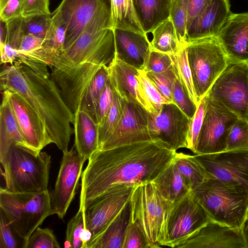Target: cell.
<instances>
[{
	"label": "cell",
	"instance_id": "40",
	"mask_svg": "<svg viewBox=\"0 0 248 248\" xmlns=\"http://www.w3.org/2000/svg\"><path fill=\"white\" fill-rule=\"evenodd\" d=\"M248 149V121L238 119L229 133L226 151Z\"/></svg>",
	"mask_w": 248,
	"mask_h": 248
},
{
	"label": "cell",
	"instance_id": "3",
	"mask_svg": "<svg viewBox=\"0 0 248 248\" xmlns=\"http://www.w3.org/2000/svg\"><path fill=\"white\" fill-rule=\"evenodd\" d=\"M0 161L7 190L22 193L47 190L51 156L47 153H36L13 144Z\"/></svg>",
	"mask_w": 248,
	"mask_h": 248
},
{
	"label": "cell",
	"instance_id": "46",
	"mask_svg": "<svg viewBox=\"0 0 248 248\" xmlns=\"http://www.w3.org/2000/svg\"><path fill=\"white\" fill-rule=\"evenodd\" d=\"M114 90L109 78L100 96L96 114V121L100 126L104 123L112 105Z\"/></svg>",
	"mask_w": 248,
	"mask_h": 248
},
{
	"label": "cell",
	"instance_id": "2",
	"mask_svg": "<svg viewBox=\"0 0 248 248\" xmlns=\"http://www.w3.org/2000/svg\"><path fill=\"white\" fill-rule=\"evenodd\" d=\"M0 80V90L21 96L42 119L52 143L62 153L68 151L74 114L51 76L40 74L16 60L5 64Z\"/></svg>",
	"mask_w": 248,
	"mask_h": 248
},
{
	"label": "cell",
	"instance_id": "34",
	"mask_svg": "<svg viewBox=\"0 0 248 248\" xmlns=\"http://www.w3.org/2000/svg\"><path fill=\"white\" fill-rule=\"evenodd\" d=\"M66 27L56 10L51 13V21L43 46L52 52L60 53L63 50Z\"/></svg>",
	"mask_w": 248,
	"mask_h": 248
},
{
	"label": "cell",
	"instance_id": "49",
	"mask_svg": "<svg viewBox=\"0 0 248 248\" xmlns=\"http://www.w3.org/2000/svg\"><path fill=\"white\" fill-rule=\"evenodd\" d=\"M49 0H25L22 16L28 17L40 15H49Z\"/></svg>",
	"mask_w": 248,
	"mask_h": 248
},
{
	"label": "cell",
	"instance_id": "52",
	"mask_svg": "<svg viewBox=\"0 0 248 248\" xmlns=\"http://www.w3.org/2000/svg\"><path fill=\"white\" fill-rule=\"evenodd\" d=\"M0 63L13 64L16 61L18 51L8 43L0 45Z\"/></svg>",
	"mask_w": 248,
	"mask_h": 248
},
{
	"label": "cell",
	"instance_id": "44",
	"mask_svg": "<svg viewBox=\"0 0 248 248\" xmlns=\"http://www.w3.org/2000/svg\"><path fill=\"white\" fill-rule=\"evenodd\" d=\"M122 248H153L143 232L130 220L124 236Z\"/></svg>",
	"mask_w": 248,
	"mask_h": 248
},
{
	"label": "cell",
	"instance_id": "50",
	"mask_svg": "<svg viewBox=\"0 0 248 248\" xmlns=\"http://www.w3.org/2000/svg\"><path fill=\"white\" fill-rule=\"evenodd\" d=\"M211 0H187V30L192 22L209 6Z\"/></svg>",
	"mask_w": 248,
	"mask_h": 248
},
{
	"label": "cell",
	"instance_id": "18",
	"mask_svg": "<svg viewBox=\"0 0 248 248\" xmlns=\"http://www.w3.org/2000/svg\"><path fill=\"white\" fill-rule=\"evenodd\" d=\"M177 248H247L241 229L209 221Z\"/></svg>",
	"mask_w": 248,
	"mask_h": 248
},
{
	"label": "cell",
	"instance_id": "26",
	"mask_svg": "<svg viewBox=\"0 0 248 248\" xmlns=\"http://www.w3.org/2000/svg\"><path fill=\"white\" fill-rule=\"evenodd\" d=\"M152 182L162 196L172 203L191 191L173 161Z\"/></svg>",
	"mask_w": 248,
	"mask_h": 248
},
{
	"label": "cell",
	"instance_id": "38",
	"mask_svg": "<svg viewBox=\"0 0 248 248\" xmlns=\"http://www.w3.org/2000/svg\"><path fill=\"white\" fill-rule=\"evenodd\" d=\"M145 72L147 77L160 93L168 101L173 103L171 93L172 88L176 78V72L173 64L170 68L162 72Z\"/></svg>",
	"mask_w": 248,
	"mask_h": 248
},
{
	"label": "cell",
	"instance_id": "24",
	"mask_svg": "<svg viewBox=\"0 0 248 248\" xmlns=\"http://www.w3.org/2000/svg\"><path fill=\"white\" fill-rule=\"evenodd\" d=\"M172 0H133L139 21L144 31L152 32L170 18Z\"/></svg>",
	"mask_w": 248,
	"mask_h": 248
},
{
	"label": "cell",
	"instance_id": "25",
	"mask_svg": "<svg viewBox=\"0 0 248 248\" xmlns=\"http://www.w3.org/2000/svg\"><path fill=\"white\" fill-rule=\"evenodd\" d=\"M2 92L0 109V159L13 144L26 148L6 93Z\"/></svg>",
	"mask_w": 248,
	"mask_h": 248
},
{
	"label": "cell",
	"instance_id": "4",
	"mask_svg": "<svg viewBox=\"0 0 248 248\" xmlns=\"http://www.w3.org/2000/svg\"><path fill=\"white\" fill-rule=\"evenodd\" d=\"M191 191L211 220L241 228L248 210V193L243 187L209 178Z\"/></svg>",
	"mask_w": 248,
	"mask_h": 248
},
{
	"label": "cell",
	"instance_id": "7",
	"mask_svg": "<svg viewBox=\"0 0 248 248\" xmlns=\"http://www.w3.org/2000/svg\"><path fill=\"white\" fill-rule=\"evenodd\" d=\"M186 49L199 104L225 70L229 60L217 37L187 41Z\"/></svg>",
	"mask_w": 248,
	"mask_h": 248
},
{
	"label": "cell",
	"instance_id": "29",
	"mask_svg": "<svg viewBox=\"0 0 248 248\" xmlns=\"http://www.w3.org/2000/svg\"><path fill=\"white\" fill-rule=\"evenodd\" d=\"M173 162L191 191L209 178L194 155L176 152Z\"/></svg>",
	"mask_w": 248,
	"mask_h": 248
},
{
	"label": "cell",
	"instance_id": "43",
	"mask_svg": "<svg viewBox=\"0 0 248 248\" xmlns=\"http://www.w3.org/2000/svg\"><path fill=\"white\" fill-rule=\"evenodd\" d=\"M49 15L22 16V29L25 34H31L45 39L51 21Z\"/></svg>",
	"mask_w": 248,
	"mask_h": 248
},
{
	"label": "cell",
	"instance_id": "22",
	"mask_svg": "<svg viewBox=\"0 0 248 248\" xmlns=\"http://www.w3.org/2000/svg\"><path fill=\"white\" fill-rule=\"evenodd\" d=\"M108 66L109 80L114 91L123 100L137 103L143 107L138 91V82L136 78L139 69L115 56Z\"/></svg>",
	"mask_w": 248,
	"mask_h": 248
},
{
	"label": "cell",
	"instance_id": "8",
	"mask_svg": "<svg viewBox=\"0 0 248 248\" xmlns=\"http://www.w3.org/2000/svg\"><path fill=\"white\" fill-rule=\"evenodd\" d=\"M206 95L248 121V63L229 61Z\"/></svg>",
	"mask_w": 248,
	"mask_h": 248
},
{
	"label": "cell",
	"instance_id": "15",
	"mask_svg": "<svg viewBox=\"0 0 248 248\" xmlns=\"http://www.w3.org/2000/svg\"><path fill=\"white\" fill-rule=\"evenodd\" d=\"M56 10L66 27L64 49L74 43L95 17L111 11V0H62Z\"/></svg>",
	"mask_w": 248,
	"mask_h": 248
},
{
	"label": "cell",
	"instance_id": "32",
	"mask_svg": "<svg viewBox=\"0 0 248 248\" xmlns=\"http://www.w3.org/2000/svg\"><path fill=\"white\" fill-rule=\"evenodd\" d=\"M138 82V91L143 107L148 112L157 113L164 104L170 103L158 91L147 77L143 70H139L136 76Z\"/></svg>",
	"mask_w": 248,
	"mask_h": 248
},
{
	"label": "cell",
	"instance_id": "10",
	"mask_svg": "<svg viewBox=\"0 0 248 248\" xmlns=\"http://www.w3.org/2000/svg\"><path fill=\"white\" fill-rule=\"evenodd\" d=\"M210 220L190 191L173 204L168 221L166 247L177 248Z\"/></svg>",
	"mask_w": 248,
	"mask_h": 248
},
{
	"label": "cell",
	"instance_id": "48",
	"mask_svg": "<svg viewBox=\"0 0 248 248\" xmlns=\"http://www.w3.org/2000/svg\"><path fill=\"white\" fill-rule=\"evenodd\" d=\"M0 213V248H17L18 243L14 231L3 213Z\"/></svg>",
	"mask_w": 248,
	"mask_h": 248
},
{
	"label": "cell",
	"instance_id": "21",
	"mask_svg": "<svg viewBox=\"0 0 248 248\" xmlns=\"http://www.w3.org/2000/svg\"><path fill=\"white\" fill-rule=\"evenodd\" d=\"M232 13L229 0H211L207 8L187 29V41L217 37Z\"/></svg>",
	"mask_w": 248,
	"mask_h": 248
},
{
	"label": "cell",
	"instance_id": "47",
	"mask_svg": "<svg viewBox=\"0 0 248 248\" xmlns=\"http://www.w3.org/2000/svg\"><path fill=\"white\" fill-rule=\"evenodd\" d=\"M25 0H0V19L7 22L22 16Z\"/></svg>",
	"mask_w": 248,
	"mask_h": 248
},
{
	"label": "cell",
	"instance_id": "1",
	"mask_svg": "<svg viewBox=\"0 0 248 248\" xmlns=\"http://www.w3.org/2000/svg\"><path fill=\"white\" fill-rule=\"evenodd\" d=\"M176 153L157 139L97 150L82 171L79 207L114 187L153 182Z\"/></svg>",
	"mask_w": 248,
	"mask_h": 248
},
{
	"label": "cell",
	"instance_id": "13",
	"mask_svg": "<svg viewBox=\"0 0 248 248\" xmlns=\"http://www.w3.org/2000/svg\"><path fill=\"white\" fill-rule=\"evenodd\" d=\"M54 189L50 193L52 214L63 219L75 196L85 162L74 145L63 152Z\"/></svg>",
	"mask_w": 248,
	"mask_h": 248
},
{
	"label": "cell",
	"instance_id": "27",
	"mask_svg": "<svg viewBox=\"0 0 248 248\" xmlns=\"http://www.w3.org/2000/svg\"><path fill=\"white\" fill-rule=\"evenodd\" d=\"M130 219L129 202L89 248H122L124 236Z\"/></svg>",
	"mask_w": 248,
	"mask_h": 248
},
{
	"label": "cell",
	"instance_id": "5",
	"mask_svg": "<svg viewBox=\"0 0 248 248\" xmlns=\"http://www.w3.org/2000/svg\"><path fill=\"white\" fill-rule=\"evenodd\" d=\"M173 204L162 196L152 182L133 188L130 220L140 228L153 248L166 247L168 221Z\"/></svg>",
	"mask_w": 248,
	"mask_h": 248
},
{
	"label": "cell",
	"instance_id": "19",
	"mask_svg": "<svg viewBox=\"0 0 248 248\" xmlns=\"http://www.w3.org/2000/svg\"><path fill=\"white\" fill-rule=\"evenodd\" d=\"M217 37L229 61L248 63V12L232 13Z\"/></svg>",
	"mask_w": 248,
	"mask_h": 248
},
{
	"label": "cell",
	"instance_id": "42",
	"mask_svg": "<svg viewBox=\"0 0 248 248\" xmlns=\"http://www.w3.org/2000/svg\"><path fill=\"white\" fill-rule=\"evenodd\" d=\"M23 248H60L53 231L49 228L38 227L23 244Z\"/></svg>",
	"mask_w": 248,
	"mask_h": 248
},
{
	"label": "cell",
	"instance_id": "39",
	"mask_svg": "<svg viewBox=\"0 0 248 248\" xmlns=\"http://www.w3.org/2000/svg\"><path fill=\"white\" fill-rule=\"evenodd\" d=\"M171 93L173 103L188 118L191 119L195 114L198 106L189 97L177 73L176 78L172 86Z\"/></svg>",
	"mask_w": 248,
	"mask_h": 248
},
{
	"label": "cell",
	"instance_id": "37",
	"mask_svg": "<svg viewBox=\"0 0 248 248\" xmlns=\"http://www.w3.org/2000/svg\"><path fill=\"white\" fill-rule=\"evenodd\" d=\"M170 18L172 22L180 43H187V0H172Z\"/></svg>",
	"mask_w": 248,
	"mask_h": 248
},
{
	"label": "cell",
	"instance_id": "14",
	"mask_svg": "<svg viewBox=\"0 0 248 248\" xmlns=\"http://www.w3.org/2000/svg\"><path fill=\"white\" fill-rule=\"evenodd\" d=\"M194 156L209 178L240 186L248 193V149Z\"/></svg>",
	"mask_w": 248,
	"mask_h": 248
},
{
	"label": "cell",
	"instance_id": "11",
	"mask_svg": "<svg viewBox=\"0 0 248 248\" xmlns=\"http://www.w3.org/2000/svg\"><path fill=\"white\" fill-rule=\"evenodd\" d=\"M202 127L195 155L211 154L226 151L228 137L238 117L208 98Z\"/></svg>",
	"mask_w": 248,
	"mask_h": 248
},
{
	"label": "cell",
	"instance_id": "51",
	"mask_svg": "<svg viewBox=\"0 0 248 248\" xmlns=\"http://www.w3.org/2000/svg\"><path fill=\"white\" fill-rule=\"evenodd\" d=\"M44 42L43 38L26 34L22 37L17 50L20 53L30 52L41 47Z\"/></svg>",
	"mask_w": 248,
	"mask_h": 248
},
{
	"label": "cell",
	"instance_id": "23",
	"mask_svg": "<svg viewBox=\"0 0 248 248\" xmlns=\"http://www.w3.org/2000/svg\"><path fill=\"white\" fill-rule=\"evenodd\" d=\"M74 114V145L78 154L88 160L98 150V125L93 118L79 106Z\"/></svg>",
	"mask_w": 248,
	"mask_h": 248
},
{
	"label": "cell",
	"instance_id": "45",
	"mask_svg": "<svg viewBox=\"0 0 248 248\" xmlns=\"http://www.w3.org/2000/svg\"><path fill=\"white\" fill-rule=\"evenodd\" d=\"M173 64L170 55L151 49L143 70L160 73L170 68Z\"/></svg>",
	"mask_w": 248,
	"mask_h": 248
},
{
	"label": "cell",
	"instance_id": "30",
	"mask_svg": "<svg viewBox=\"0 0 248 248\" xmlns=\"http://www.w3.org/2000/svg\"><path fill=\"white\" fill-rule=\"evenodd\" d=\"M151 33L153 34L151 41L152 50L172 55L186 46L180 43L170 18L158 25Z\"/></svg>",
	"mask_w": 248,
	"mask_h": 248
},
{
	"label": "cell",
	"instance_id": "9",
	"mask_svg": "<svg viewBox=\"0 0 248 248\" xmlns=\"http://www.w3.org/2000/svg\"><path fill=\"white\" fill-rule=\"evenodd\" d=\"M134 186L114 187L87 202L84 211L86 228L92 237L87 248L97 238L130 202Z\"/></svg>",
	"mask_w": 248,
	"mask_h": 248
},
{
	"label": "cell",
	"instance_id": "20",
	"mask_svg": "<svg viewBox=\"0 0 248 248\" xmlns=\"http://www.w3.org/2000/svg\"><path fill=\"white\" fill-rule=\"evenodd\" d=\"M115 57L139 70H144L151 50L147 34L114 29Z\"/></svg>",
	"mask_w": 248,
	"mask_h": 248
},
{
	"label": "cell",
	"instance_id": "35",
	"mask_svg": "<svg viewBox=\"0 0 248 248\" xmlns=\"http://www.w3.org/2000/svg\"><path fill=\"white\" fill-rule=\"evenodd\" d=\"M123 110L124 100L114 90L110 109L103 124L98 127V149L117 127L121 119Z\"/></svg>",
	"mask_w": 248,
	"mask_h": 248
},
{
	"label": "cell",
	"instance_id": "53",
	"mask_svg": "<svg viewBox=\"0 0 248 248\" xmlns=\"http://www.w3.org/2000/svg\"><path fill=\"white\" fill-rule=\"evenodd\" d=\"M241 229L246 244L247 248H248V210Z\"/></svg>",
	"mask_w": 248,
	"mask_h": 248
},
{
	"label": "cell",
	"instance_id": "6",
	"mask_svg": "<svg viewBox=\"0 0 248 248\" xmlns=\"http://www.w3.org/2000/svg\"><path fill=\"white\" fill-rule=\"evenodd\" d=\"M0 208L24 243L46 217L53 215L48 190L40 193L13 192L1 187Z\"/></svg>",
	"mask_w": 248,
	"mask_h": 248
},
{
	"label": "cell",
	"instance_id": "31",
	"mask_svg": "<svg viewBox=\"0 0 248 248\" xmlns=\"http://www.w3.org/2000/svg\"><path fill=\"white\" fill-rule=\"evenodd\" d=\"M109 78L108 66L104 65L98 70L91 80L84 93L79 106L89 113L95 121L98 102Z\"/></svg>",
	"mask_w": 248,
	"mask_h": 248
},
{
	"label": "cell",
	"instance_id": "36",
	"mask_svg": "<svg viewBox=\"0 0 248 248\" xmlns=\"http://www.w3.org/2000/svg\"><path fill=\"white\" fill-rule=\"evenodd\" d=\"M170 56L173 66L183 86L191 100L198 106L191 71L187 59L186 46Z\"/></svg>",
	"mask_w": 248,
	"mask_h": 248
},
{
	"label": "cell",
	"instance_id": "12",
	"mask_svg": "<svg viewBox=\"0 0 248 248\" xmlns=\"http://www.w3.org/2000/svg\"><path fill=\"white\" fill-rule=\"evenodd\" d=\"M147 115L152 140H160L176 151L186 147L191 119L175 104H164L158 113Z\"/></svg>",
	"mask_w": 248,
	"mask_h": 248
},
{
	"label": "cell",
	"instance_id": "33",
	"mask_svg": "<svg viewBox=\"0 0 248 248\" xmlns=\"http://www.w3.org/2000/svg\"><path fill=\"white\" fill-rule=\"evenodd\" d=\"M91 237V232L85 227L83 209L79 208L67 224L64 248H87Z\"/></svg>",
	"mask_w": 248,
	"mask_h": 248
},
{
	"label": "cell",
	"instance_id": "28",
	"mask_svg": "<svg viewBox=\"0 0 248 248\" xmlns=\"http://www.w3.org/2000/svg\"><path fill=\"white\" fill-rule=\"evenodd\" d=\"M110 0L113 30L120 29L147 34L139 21L133 0Z\"/></svg>",
	"mask_w": 248,
	"mask_h": 248
},
{
	"label": "cell",
	"instance_id": "16",
	"mask_svg": "<svg viewBox=\"0 0 248 248\" xmlns=\"http://www.w3.org/2000/svg\"><path fill=\"white\" fill-rule=\"evenodd\" d=\"M2 92L7 96L26 148L39 153L46 146L52 143L46 126L37 112L17 93Z\"/></svg>",
	"mask_w": 248,
	"mask_h": 248
},
{
	"label": "cell",
	"instance_id": "17",
	"mask_svg": "<svg viewBox=\"0 0 248 248\" xmlns=\"http://www.w3.org/2000/svg\"><path fill=\"white\" fill-rule=\"evenodd\" d=\"M150 140L147 111L137 103L124 100V110L119 124L98 150Z\"/></svg>",
	"mask_w": 248,
	"mask_h": 248
},
{
	"label": "cell",
	"instance_id": "41",
	"mask_svg": "<svg viewBox=\"0 0 248 248\" xmlns=\"http://www.w3.org/2000/svg\"><path fill=\"white\" fill-rule=\"evenodd\" d=\"M206 105L207 98L205 95L200 101L197 109L190 120L186 148L191 150L194 154L202 127Z\"/></svg>",
	"mask_w": 248,
	"mask_h": 248
}]
</instances>
